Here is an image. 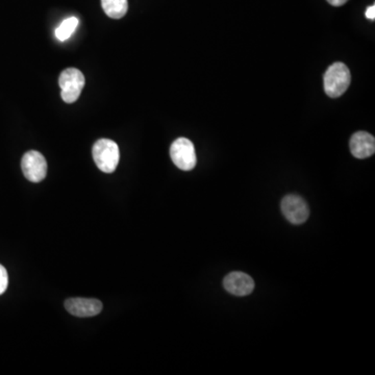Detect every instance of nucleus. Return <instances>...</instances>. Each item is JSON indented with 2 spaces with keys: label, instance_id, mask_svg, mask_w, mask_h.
<instances>
[{
  "label": "nucleus",
  "instance_id": "1",
  "mask_svg": "<svg viewBox=\"0 0 375 375\" xmlns=\"http://www.w3.org/2000/svg\"><path fill=\"white\" fill-rule=\"evenodd\" d=\"M324 90L326 95L336 98L342 96L350 88L352 74L350 69L341 62L334 63L324 74Z\"/></svg>",
  "mask_w": 375,
  "mask_h": 375
},
{
  "label": "nucleus",
  "instance_id": "2",
  "mask_svg": "<svg viewBox=\"0 0 375 375\" xmlns=\"http://www.w3.org/2000/svg\"><path fill=\"white\" fill-rule=\"evenodd\" d=\"M93 159L100 171L113 173L120 160V151L116 142L100 139L95 142L92 149Z\"/></svg>",
  "mask_w": 375,
  "mask_h": 375
},
{
  "label": "nucleus",
  "instance_id": "3",
  "mask_svg": "<svg viewBox=\"0 0 375 375\" xmlns=\"http://www.w3.org/2000/svg\"><path fill=\"white\" fill-rule=\"evenodd\" d=\"M85 83L86 81L82 71L75 68L65 69L58 78L63 100L66 103H73L78 100L84 89Z\"/></svg>",
  "mask_w": 375,
  "mask_h": 375
},
{
  "label": "nucleus",
  "instance_id": "4",
  "mask_svg": "<svg viewBox=\"0 0 375 375\" xmlns=\"http://www.w3.org/2000/svg\"><path fill=\"white\" fill-rule=\"evenodd\" d=\"M170 157L176 167L184 171H190L197 164L194 144L186 138H178L170 147Z\"/></svg>",
  "mask_w": 375,
  "mask_h": 375
},
{
  "label": "nucleus",
  "instance_id": "5",
  "mask_svg": "<svg viewBox=\"0 0 375 375\" xmlns=\"http://www.w3.org/2000/svg\"><path fill=\"white\" fill-rule=\"evenodd\" d=\"M21 168L26 180L32 182H42L47 174L45 158L36 150H30L23 156Z\"/></svg>",
  "mask_w": 375,
  "mask_h": 375
},
{
  "label": "nucleus",
  "instance_id": "6",
  "mask_svg": "<svg viewBox=\"0 0 375 375\" xmlns=\"http://www.w3.org/2000/svg\"><path fill=\"white\" fill-rule=\"evenodd\" d=\"M281 212L292 224H303L310 216V208L303 198L298 195H287L281 200Z\"/></svg>",
  "mask_w": 375,
  "mask_h": 375
},
{
  "label": "nucleus",
  "instance_id": "7",
  "mask_svg": "<svg viewBox=\"0 0 375 375\" xmlns=\"http://www.w3.org/2000/svg\"><path fill=\"white\" fill-rule=\"evenodd\" d=\"M65 308L75 317H94L103 311V303L97 299L89 298H69L65 303Z\"/></svg>",
  "mask_w": 375,
  "mask_h": 375
},
{
  "label": "nucleus",
  "instance_id": "8",
  "mask_svg": "<svg viewBox=\"0 0 375 375\" xmlns=\"http://www.w3.org/2000/svg\"><path fill=\"white\" fill-rule=\"evenodd\" d=\"M223 286L233 295L246 296L255 289V281L246 273L236 271L225 277Z\"/></svg>",
  "mask_w": 375,
  "mask_h": 375
},
{
  "label": "nucleus",
  "instance_id": "9",
  "mask_svg": "<svg viewBox=\"0 0 375 375\" xmlns=\"http://www.w3.org/2000/svg\"><path fill=\"white\" fill-rule=\"evenodd\" d=\"M350 150L356 159H367L374 155L375 139L366 131H358L350 139Z\"/></svg>",
  "mask_w": 375,
  "mask_h": 375
},
{
  "label": "nucleus",
  "instance_id": "10",
  "mask_svg": "<svg viewBox=\"0 0 375 375\" xmlns=\"http://www.w3.org/2000/svg\"><path fill=\"white\" fill-rule=\"evenodd\" d=\"M101 7L109 18L120 19L127 13L129 1L127 0H101Z\"/></svg>",
  "mask_w": 375,
  "mask_h": 375
},
{
  "label": "nucleus",
  "instance_id": "11",
  "mask_svg": "<svg viewBox=\"0 0 375 375\" xmlns=\"http://www.w3.org/2000/svg\"><path fill=\"white\" fill-rule=\"evenodd\" d=\"M80 20L76 17H69L65 19L60 25L56 28V36L60 41L64 42L68 40L73 32L78 28Z\"/></svg>",
  "mask_w": 375,
  "mask_h": 375
},
{
  "label": "nucleus",
  "instance_id": "12",
  "mask_svg": "<svg viewBox=\"0 0 375 375\" xmlns=\"http://www.w3.org/2000/svg\"><path fill=\"white\" fill-rule=\"evenodd\" d=\"M9 286V275H8L7 269L0 265V295H3L7 291Z\"/></svg>",
  "mask_w": 375,
  "mask_h": 375
},
{
  "label": "nucleus",
  "instance_id": "13",
  "mask_svg": "<svg viewBox=\"0 0 375 375\" xmlns=\"http://www.w3.org/2000/svg\"><path fill=\"white\" fill-rule=\"evenodd\" d=\"M365 15H366V17L368 18L369 20H374L375 19V6H371V7H369L368 9H367L366 13H365Z\"/></svg>",
  "mask_w": 375,
  "mask_h": 375
},
{
  "label": "nucleus",
  "instance_id": "14",
  "mask_svg": "<svg viewBox=\"0 0 375 375\" xmlns=\"http://www.w3.org/2000/svg\"><path fill=\"white\" fill-rule=\"evenodd\" d=\"M347 1L348 0H328V3L334 7H341V6L345 5Z\"/></svg>",
  "mask_w": 375,
  "mask_h": 375
}]
</instances>
